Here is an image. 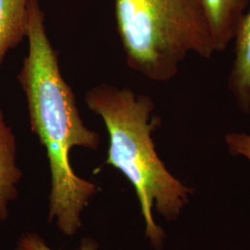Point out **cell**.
Returning a JSON list of instances; mask_svg holds the SVG:
<instances>
[{
	"instance_id": "6da1fadb",
	"label": "cell",
	"mask_w": 250,
	"mask_h": 250,
	"mask_svg": "<svg viewBox=\"0 0 250 250\" xmlns=\"http://www.w3.org/2000/svg\"><path fill=\"white\" fill-rule=\"evenodd\" d=\"M27 39L29 52L18 81L26 96L30 125L46 150L52 188L49 222L57 221L65 235L81 227V214L98 187L80 178L72 170L70 152L74 146L96 150L99 134L83 124L72 87L62 75L59 54L45 28V13L38 0L28 2Z\"/></svg>"
},
{
	"instance_id": "7a4b0ae2",
	"label": "cell",
	"mask_w": 250,
	"mask_h": 250,
	"mask_svg": "<svg viewBox=\"0 0 250 250\" xmlns=\"http://www.w3.org/2000/svg\"><path fill=\"white\" fill-rule=\"evenodd\" d=\"M84 102L106 125L109 136L106 164L120 170L134 186L146 236L155 250H162L165 233L154 221L153 208L168 222L174 221L193 189L174 177L158 156L152 134L161 119L152 116L153 100L129 88L102 83L85 94Z\"/></svg>"
},
{
	"instance_id": "3957f363",
	"label": "cell",
	"mask_w": 250,
	"mask_h": 250,
	"mask_svg": "<svg viewBox=\"0 0 250 250\" xmlns=\"http://www.w3.org/2000/svg\"><path fill=\"white\" fill-rule=\"evenodd\" d=\"M114 10L127 65L148 80L172 79L189 54L216 53L200 0H115Z\"/></svg>"
},
{
	"instance_id": "277c9868",
	"label": "cell",
	"mask_w": 250,
	"mask_h": 250,
	"mask_svg": "<svg viewBox=\"0 0 250 250\" xmlns=\"http://www.w3.org/2000/svg\"><path fill=\"white\" fill-rule=\"evenodd\" d=\"M233 61L227 88L238 109L250 116V6L233 38Z\"/></svg>"
},
{
	"instance_id": "5b68a950",
	"label": "cell",
	"mask_w": 250,
	"mask_h": 250,
	"mask_svg": "<svg viewBox=\"0 0 250 250\" xmlns=\"http://www.w3.org/2000/svg\"><path fill=\"white\" fill-rule=\"evenodd\" d=\"M214 42L223 52L231 45L238 25L250 6V0H200Z\"/></svg>"
},
{
	"instance_id": "8992f818",
	"label": "cell",
	"mask_w": 250,
	"mask_h": 250,
	"mask_svg": "<svg viewBox=\"0 0 250 250\" xmlns=\"http://www.w3.org/2000/svg\"><path fill=\"white\" fill-rule=\"evenodd\" d=\"M16 137L0 108V221L8 218L9 202L18 197L17 186L22 172L16 163Z\"/></svg>"
},
{
	"instance_id": "52a82bcc",
	"label": "cell",
	"mask_w": 250,
	"mask_h": 250,
	"mask_svg": "<svg viewBox=\"0 0 250 250\" xmlns=\"http://www.w3.org/2000/svg\"><path fill=\"white\" fill-rule=\"evenodd\" d=\"M29 0H0V64L27 36Z\"/></svg>"
},
{
	"instance_id": "ba28073f",
	"label": "cell",
	"mask_w": 250,
	"mask_h": 250,
	"mask_svg": "<svg viewBox=\"0 0 250 250\" xmlns=\"http://www.w3.org/2000/svg\"><path fill=\"white\" fill-rule=\"evenodd\" d=\"M16 250H53L45 245V241L38 234L28 232L19 239ZM76 250H98V244L91 238H83L81 247Z\"/></svg>"
},
{
	"instance_id": "9c48e42d",
	"label": "cell",
	"mask_w": 250,
	"mask_h": 250,
	"mask_svg": "<svg viewBox=\"0 0 250 250\" xmlns=\"http://www.w3.org/2000/svg\"><path fill=\"white\" fill-rule=\"evenodd\" d=\"M224 140L232 155L245 157L250 162V134L232 132L225 135Z\"/></svg>"
}]
</instances>
